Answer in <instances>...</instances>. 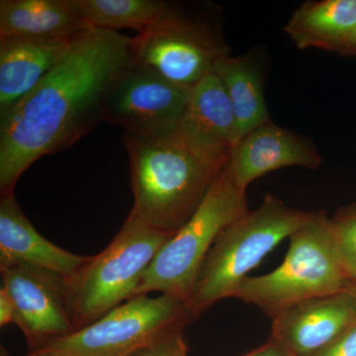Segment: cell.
Masks as SVG:
<instances>
[{
  "label": "cell",
  "instance_id": "1",
  "mask_svg": "<svg viewBox=\"0 0 356 356\" xmlns=\"http://www.w3.org/2000/svg\"><path fill=\"white\" fill-rule=\"evenodd\" d=\"M132 63V39L88 28L36 88L0 111L1 197L13 194L38 159L67 149L104 121L110 88Z\"/></svg>",
  "mask_w": 356,
  "mask_h": 356
},
{
  "label": "cell",
  "instance_id": "2",
  "mask_svg": "<svg viewBox=\"0 0 356 356\" xmlns=\"http://www.w3.org/2000/svg\"><path fill=\"white\" fill-rule=\"evenodd\" d=\"M130 161L131 214L159 231L175 234L191 220L229 161L212 158L175 130L161 136L124 133Z\"/></svg>",
  "mask_w": 356,
  "mask_h": 356
},
{
  "label": "cell",
  "instance_id": "3",
  "mask_svg": "<svg viewBox=\"0 0 356 356\" xmlns=\"http://www.w3.org/2000/svg\"><path fill=\"white\" fill-rule=\"evenodd\" d=\"M312 214L289 207L276 196L267 194L259 208L248 210L222 229L185 303L191 322L217 302L232 298L248 273L303 226Z\"/></svg>",
  "mask_w": 356,
  "mask_h": 356
},
{
  "label": "cell",
  "instance_id": "4",
  "mask_svg": "<svg viewBox=\"0 0 356 356\" xmlns=\"http://www.w3.org/2000/svg\"><path fill=\"white\" fill-rule=\"evenodd\" d=\"M289 242L277 268L245 278L232 298L252 304L273 318L307 300L348 291L353 282L337 257L331 219L324 210L313 212L290 236Z\"/></svg>",
  "mask_w": 356,
  "mask_h": 356
},
{
  "label": "cell",
  "instance_id": "5",
  "mask_svg": "<svg viewBox=\"0 0 356 356\" xmlns=\"http://www.w3.org/2000/svg\"><path fill=\"white\" fill-rule=\"evenodd\" d=\"M173 235L147 226L130 213L107 248L65 278L74 332L134 298L143 275Z\"/></svg>",
  "mask_w": 356,
  "mask_h": 356
},
{
  "label": "cell",
  "instance_id": "6",
  "mask_svg": "<svg viewBox=\"0 0 356 356\" xmlns=\"http://www.w3.org/2000/svg\"><path fill=\"white\" fill-rule=\"evenodd\" d=\"M248 211L245 191L236 184L226 165L193 216L156 255L135 297L159 292L186 303L217 236Z\"/></svg>",
  "mask_w": 356,
  "mask_h": 356
},
{
  "label": "cell",
  "instance_id": "7",
  "mask_svg": "<svg viewBox=\"0 0 356 356\" xmlns=\"http://www.w3.org/2000/svg\"><path fill=\"white\" fill-rule=\"evenodd\" d=\"M191 323L184 302L168 295H140L109 311L92 324L43 348L74 356H131Z\"/></svg>",
  "mask_w": 356,
  "mask_h": 356
},
{
  "label": "cell",
  "instance_id": "8",
  "mask_svg": "<svg viewBox=\"0 0 356 356\" xmlns=\"http://www.w3.org/2000/svg\"><path fill=\"white\" fill-rule=\"evenodd\" d=\"M226 55V44L210 27L170 6L154 25L132 38L134 63L185 88L197 86Z\"/></svg>",
  "mask_w": 356,
  "mask_h": 356
},
{
  "label": "cell",
  "instance_id": "9",
  "mask_svg": "<svg viewBox=\"0 0 356 356\" xmlns=\"http://www.w3.org/2000/svg\"><path fill=\"white\" fill-rule=\"evenodd\" d=\"M192 89L133 62L110 88L104 121L135 135L172 133L184 117Z\"/></svg>",
  "mask_w": 356,
  "mask_h": 356
},
{
  "label": "cell",
  "instance_id": "10",
  "mask_svg": "<svg viewBox=\"0 0 356 356\" xmlns=\"http://www.w3.org/2000/svg\"><path fill=\"white\" fill-rule=\"evenodd\" d=\"M3 284L13 299L15 321L30 350L74 332L65 303V277L44 269L14 264L0 266Z\"/></svg>",
  "mask_w": 356,
  "mask_h": 356
},
{
  "label": "cell",
  "instance_id": "11",
  "mask_svg": "<svg viewBox=\"0 0 356 356\" xmlns=\"http://www.w3.org/2000/svg\"><path fill=\"white\" fill-rule=\"evenodd\" d=\"M270 341L290 356H312L356 323V297L350 291L317 297L271 318Z\"/></svg>",
  "mask_w": 356,
  "mask_h": 356
},
{
  "label": "cell",
  "instance_id": "12",
  "mask_svg": "<svg viewBox=\"0 0 356 356\" xmlns=\"http://www.w3.org/2000/svg\"><path fill=\"white\" fill-rule=\"evenodd\" d=\"M321 163L322 158L310 143L270 121L236 144L227 168L236 184L245 191L248 185L266 173L287 166L315 170Z\"/></svg>",
  "mask_w": 356,
  "mask_h": 356
},
{
  "label": "cell",
  "instance_id": "13",
  "mask_svg": "<svg viewBox=\"0 0 356 356\" xmlns=\"http://www.w3.org/2000/svg\"><path fill=\"white\" fill-rule=\"evenodd\" d=\"M175 132L202 153L229 161L238 143L235 115L221 79L212 72L192 89Z\"/></svg>",
  "mask_w": 356,
  "mask_h": 356
},
{
  "label": "cell",
  "instance_id": "14",
  "mask_svg": "<svg viewBox=\"0 0 356 356\" xmlns=\"http://www.w3.org/2000/svg\"><path fill=\"white\" fill-rule=\"evenodd\" d=\"M88 257L58 248L37 232L21 210L14 194L0 200V266L22 264L70 278Z\"/></svg>",
  "mask_w": 356,
  "mask_h": 356
},
{
  "label": "cell",
  "instance_id": "15",
  "mask_svg": "<svg viewBox=\"0 0 356 356\" xmlns=\"http://www.w3.org/2000/svg\"><path fill=\"white\" fill-rule=\"evenodd\" d=\"M74 38H0V111L36 88L64 56Z\"/></svg>",
  "mask_w": 356,
  "mask_h": 356
},
{
  "label": "cell",
  "instance_id": "16",
  "mask_svg": "<svg viewBox=\"0 0 356 356\" xmlns=\"http://www.w3.org/2000/svg\"><path fill=\"white\" fill-rule=\"evenodd\" d=\"M88 28L77 0L0 1V38L70 39Z\"/></svg>",
  "mask_w": 356,
  "mask_h": 356
},
{
  "label": "cell",
  "instance_id": "17",
  "mask_svg": "<svg viewBox=\"0 0 356 356\" xmlns=\"http://www.w3.org/2000/svg\"><path fill=\"white\" fill-rule=\"evenodd\" d=\"M355 27L356 0H321L302 4L284 31L301 50L337 51Z\"/></svg>",
  "mask_w": 356,
  "mask_h": 356
},
{
  "label": "cell",
  "instance_id": "18",
  "mask_svg": "<svg viewBox=\"0 0 356 356\" xmlns=\"http://www.w3.org/2000/svg\"><path fill=\"white\" fill-rule=\"evenodd\" d=\"M213 72L221 79L235 115L238 142L248 133L270 122L259 70L243 57L224 56Z\"/></svg>",
  "mask_w": 356,
  "mask_h": 356
},
{
  "label": "cell",
  "instance_id": "19",
  "mask_svg": "<svg viewBox=\"0 0 356 356\" xmlns=\"http://www.w3.org/2000/svg\"><path fill=\"white\" fill-rule=\"evenodd\" d=\"M89 28L144 32L168 10L170 4L159 0H77Z\"/></svg>",
  "mask_w": 356,
  "mask_h": 356
},
{
  "label": "cell",
  "instance_id": "20",
  "mask_svg": "<svg viewBox=\"0 0 356 356\" xmlns=\"http://www.w3.org/2000/svg\"><path fill=\"white\" fill-rule=\"evenodd\" d=\"M331 231L339 261L351 282H356V209L332 218Z\"/></svg>",
  "mask_w": 356,
  "mask_h": 356
},
{
  "label": "cell",
  "instance_id": "21",
  "mask_svg": "<svg viewBox=\"0 0 356 356\" xmlns=\"http://www.w3.org/2000/svg\"><path fill=\"white\" fill-rule=\"evenodd\" d=\"M131 356H187L184 332H178Z\"/></svg>",
  "mask_w": 356,
  "mask_h": 356
},
{
  "label": "cell",
  "instance_id": "22",
  "mask_svg": "<svg viewBox=\"0 0 356 356\" xmlns=\"http://www.w3.org/2000/svg\"><path fill=\"white\" fill-rule=\"evenodd\" d=\"M312 356H356V323L332 343Z\"/></svg>",
  "mask_w": 356,
  "mask_h": 356
},
{
  "label": "cell",
  "instance_id": "23",
  "mask_svg": "<svg viewBox=\"0 0 356 356\" xmlns=\"http://www.w3.org/2000/svg\"><path fill=\"white\" fill-rule=\"evenodd\" d=\"M15 321V311L10 295L3 286L0 289V325L6 327L9 324H14Z\"/></svg>",
  "mask_w": 356,
  "mask_h": 356
},
{
  "label": "cell",
  "instance_id": "24",
  "mask_svg": "<svg viewBox=\"0 0 356 356\" xmlns=\"http://www.w3.org/2000/svg\"><path fill=\"white\" fill-rule=\"evenodd\" d=\"M245 356H290L285 351L278 348L275 343L269 341V343L264 344V346L259 348V350L252 351Z\"/></svg>",
  "mask_w": 356,
  "mask_h": 356
},
{
  "label": "cell",
  "instance_id": "25",
  "mask_svg": "<svg viewBox=\"0 0 356 356\" xmlns=\"http://www.w3.org/2000/svg\"><path fill=\"white\" fill-rule=\"evenodd\" d=\"M337 53L351 54V55H356V27L355 29L351 32L350 36L346 39V41L339 47Z\"/></svg>",
  "mask_w": 356,
  "mask_h": 356
},
{
  "label": "cell",
  "instance_id": "26",
  "mask_svg": "<svg viewBox=\"0 0 356 356\" xmlns=\"http://www.w3.org/2000/svg\"><path fill=\"white\" fill-rule=\"evenodd\" d=\"M27 356H74L65 351L54 350V348H43L31 351Z\"/></svg>",
  "mask_w": 356,
  "mask_h": 356
},
{
  "label": "cell",
  "instance_id": "27",
  "mask_svg": "<svg viewBox=\"0 0 356 356\" xmlns=\"http://www.w3.org/2000/svg\"><path fill=\"white\" fill-rule=\"evenodd\" d=\"M348 291H350L351 294L355 295L356 297V282H353L348 287Z\"/></svg>",
  "mask_w": 356,
  "mask_h": 356
}]
</instances>
